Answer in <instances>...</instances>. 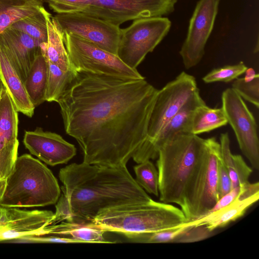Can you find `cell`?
I'll return each mask as SVG.
<instances>
[{"instance_id": "6da1fadb", "label": "cell", "mask_w": 259, "mask_h": 259, "mask_svg": "<svg viewBox=\"0 0 259 259\" xmlns=\"http://www.w3.org/2000/svg\"><path fill=\"white\" fill-rule=\"evenodd\" d=\"M157 92L145 78L76 71L57 103L65 132L79 145L83 162L120 166L131 158L136 162Z\"/></svg>"}, {"instance_id": "7a4b0ae2", "label": "cell", "mask_w": 259, "mask_h": 259, "mask_svg": "<svg viewBox=\"0 0 259 259\" xmlns=\"http://www.w3.org/2000/svg\"><path fill=\"white\" fill-rule=\"evenodd\" d=\"M59 177L62 193L51 225L62 221L90 223L104 209L152 200L126 166L73 163L61 168Z\"/></svg>"}, {"instance_id": "3957f363", "label": "cell", "mask_w": 259, "mask_h": 259, "mask_svg": "<svg viewBox=\"0 0 259 259\" xmlns=\"http://www.w3.org/2000/svg\"><path fill=\"white\" fill-rule=\"evenodd\" d=\"M205 150L204 139L187 133L176 135L158 151L156 163L160 200L179 205L186 217L189 195L200 169Z\"/></svg>"}, {"instance_id": "277c9868", "label": "cell", "mask_w": 259, "mask_h": 259, "mask_svg": "<svg viewBox=\"0 0 259 259\" xmlns=\"http://www.w3.org/2000/svg\"><path fill=\"white\" fill-rule=\"evenodd\" d=\"M61 194L58 181L51 170L31 155L17 157L8 177L0 205L35 207L56 203Z\"/></svg>"}, {"instance_id": "5b68a950", "label": "cell", "mask_w": 259, "mask_h": 259, "mask_svg": "<svg viewBox=\"0 0 259 259\" xmlns=\"http://www.w3.org/2000/svg\"><path fill=\"white\" fill-rule=\"evenodd\" d=\"M188 222L181 208L153 199L147 203L104 209L92 221L105 232H117L124 236L168 229Z\"/></svg>"}, {"instance_id": "8992f818", "label": "cell", "mask_w": 259, "mask_h": 259, "mask_svg": "<svg viewBox=\"0 0 259 259\" xmlns=\"http://www.w3.org/2000/svg\"><path fill=\"white\" fill-rule=\"evenodd\" d=\"M195 78L185 72L158 90L149 120L147 137L136 162L145 161L146 150L165 124L195 94L199 92Z\"/></svg>"}, {"instance_id": "52a82bcc", "label": "cell", "mask_w": 259, "mask_h": 259, "mask_svg": "<svg viewBox=\"0 0 259 259\" xmlns=\"http://www.w3.org/2000/svg\"><path fill=\"white\" fill-rule=\"evenodd\" d=\"M63 38L72 66L76 71L129 79L145 78L137 69L128 66L117 55L71 34L63 33Z\"/></svg>"}, {"instance_id": "ba28073f", "label": "cell", "mask_w": 259, "mask_h": 259, "mask_svg": "<svg viewBox=\"0 0 259 259\" xmlns=\"http://www.w3.org/2000/svg\"><path fill=\"white\" fill-rule=\"evenodd\" d=\"M171 25L169 19L164 17L133 20L128 27L121 28L117 55L128 66L137 69L167 34Z\"/></svg>"}, {"instance_id": "9c48e42d", "label": "cell", "mask_w": 259, "mask_h": 259, "mask_svg": "<svg viewBox=\"0 0 259 259\" xmlns=\"http://www.w3.org/2000/svg\"><path fill=\"white\" fill-rule=\"evenodd\" d=\"M202 163L192 187L188 200V222L205 215L219 200L218 164L220 144L215 137L205 139Z\"/></svg>"}, {"instance_id": "30bf717a", "label": "cell", "mask_w": 259, "mask_h": 259, "mask_svg": "<svg viewBox=\"0 0 259 259\" xmlns=\"http://www.w3.org/2000/svg\"><path fill=\"white\" fill-rule=\"evenodd\" d=\"M178 0H93L83 13L120 26L138 19L167 16Z\"/></svg>"}, {"instance_id": "8fae6325", "label": "cell", "mask_w": 259, "mask_h": 259, "mask_svg": "<svg viewBox=\"0 0 259 259\" xmlns=\"http://www.w3.org/2000/svg\"><path fill=\"white\" fill-rule=\"evenodd\" d=\"M222 106L235 134L239 148L252 166L259 169V140L253 115L243 98L232 88L223 91Z\"/></svg>"}, {"instance_id": "7c38bea8", "label": "cell", "mask_w": 259, "mask_h": 259, "mask_svg": "<svg viewBox=\"0 0 259 259\" xmlns=\"http://www.w3.org/2000/svg\"><path fill=\"white\" fill-rule=\"evenodd\" d=\"M53 18L63 33L78 36L117 55L121 34L119 26L83 13L57 14Z\"/></svg>"}, {"instance_id": "4fadbf2b", "label": "cell", "mask_w": 259, "mask_h": 259, "mask_svg": "<svg viewBox=\"0 0 259 259\" xmlns=\"http://www.w3.org/2000/svg\"><path fill=\"white\" fill-rule=\"evenodd\" d=\"M221 0H199L189 21L188 32L179 54L185 68L197 65L212 30Z\"/></svg>"}, {"instance_id": "5bb4252c", "label": "cell", "mask_w": 259, "mask_h": 259, "mask_svg": "<svg viewBox=\"0 0 259 259\" xmlns=\"http://www.w3.org/2000/svg\"><path fill=\"white\" fill-rule=\"evenodd\" d=\"M18 111L5 89L0 96V194L2 195L18 157Z\"/></svg>"}, {"instance_id": "9a60e30c", "label": "cell", "mask_w": 259, "mask_h": 259, "mask_svg": "<svg viewBox=\"0 0 259 259\" xmlns=\"http://www.w3.org/2000/svg\"><path fill=\"white\" fill-rule=\"evenodd\" d=\"M50 210H25L0 205V242L37 236L38 230L51 224Z\"/></svg>"}, {"instance_id": "2e32d148", "label": "cell", "mask_w": 259, "mask_h": 259, "mask_svg": "<svg viewBox=\"0 0 259 259\" xmlns=\"http://www.w3.org/2000/svg\"><path fill=\"white\" fill-rule=\"evenodd\" d=\"M23 142L31 154L51 166L66 163L76 153L74 145L60 135L45 132L41 127L26 131Z\"/></svg>"}, {"instance_id": "e0dca14e", "label": "cell", "mask_w": 259, "mask_h": 259, "mask_svg": "<svg viewBox=\"0 0 259 259\" xmlns=\"http://www.w3.org/2000/svg\"><path fill=\"white\" fill-rule=\"evenodd\" d=\"M41 44L25 33L10 27L0 34V49L24 83L34 59L41 53Z\"/></svg>"}, {"instance_id": "ac0fdd59", "label": "cell", "mask_w": 259, "mask_h": 259, "mask_svg": "<svg viewBox=\"0 0 259 259\" xmlns=\"http://www.w3.org/2000/svg\"><path fill=\"white\" fill-rule=\"evenodd\" d=\"M206 104L199 92L195 94L162 127L149 145L145 155V161L157 158L159 149L169 139L179 134L190 133L193 112L198 106Z\"/></svg>"}, {"instance_id": "d6986e66", "label": "cell", "mask_w": 259, "mask_h": 259, "mask_svg": "<svg viewBox=\"0 0 259 259\" xmlns=\"http://www.w3.org/2000/svg\"><path fill=\"white\" fill-rule=\"evenodd\" d=\"M0 77L18 112L31 117L35 107L29 99L24 83L1 49Z\"/></svg>"}, {"instance_id": "ffe728a7", "label": "cell", "mask_w": 259, "mask_h": 259, "mask_svg": "<svg viewBox=\"0 0 259 259\" xmlns=\"http://www.w3.org/2000/svg\"><path fill=\"white\" fill-rule=\"evenodd\" d=\"M105 231L93 222L62 221L39 230L38 236L53 235L71 239L76 243H112L104 237Z\"/></svg>"}, {"instance_id": "44dd1931", "label": "cell", "mask_w": 259, "mask_h": 259, "mask_svg": "<svg viewBox=\"0 0 259 259\" xmlns=\"http://www.w3.org/2000/svg\"><path fill=\"white\" fill-rule=\"evenodd\" d=\"M259 199V193L246 198L239 195L232 203L223 208L199 219L189 221L192 226L205 225L210 231L223 228L243 216Z\"/></svg>"}, {"instance_id": "7402d4cb", "label": "cell", "mask_w": 259, "mask_h": 259, "mask_svg": "<svg viewBox=\"0 0 259 259\" xmlns=\"http://www.w3.org/2000/svg\"><path fill=\"white\" fill-rule=\"evenodd\" d=\"M47 24L48 40L41 45V53L47 61L63 70H74L65 46L63 32L49 13L47 16Z\"/></svg>"}, {"instance_id": "603a6c76", "label": "cell", "mask_w": 259, "mask_h": 259, "mask_svg": "<svg viewBox=\"0 0 259 259\" xmlns=\"http://www.w3.org/2000/svg\"><path fill=\"white\" fill-rule=\"evenodd\" d=\"M42 0H0V34L15 22L39 11Z\"/></svg>"}, {"instance_id": "cb8c5ba5", "label": "cell", "mask_w": 259, "mask_h": 259, "mask_svg": "<svg viewBox=\"0 0 259 259\" xmlns=\"http://www.w3.org/2000/svg\"><path fill=\"white\" fill-rule=\"evenodd\" d=\"M220 144L222 160L230 177L232 189L249 182L252 172L240 155H234L230 149V140L228 133L221 134Z\"/></svg>"}, {"instance_id": "d4e9b609", "label": "cell", "mask_w": 259, "mask_h": 259, "mask_svg": "<svg viewBox=\"0 0 259 259\" xmlns=\"http://www.w3.org/2000/svg\"><path fill=\"white\" fill-rule=\"evenodd\" d=\"M47 77V61L40 53L34 59L24 82L27 94L35 107L46 101Z\"/></svg>"}, {"instance_id": "484cf974", "label": "cell", "mask_w": 259, "mask_h": 259, "mask_svg": "<svg viewBox=\"0 0 259 259\" xmlns=\"http://www.w3.org/2000/svg\"><path fill=\"white\" fill-rule=\"evenodd\" d=\"M228 124L222 107L212 108L206 104L197 106L193 111L191 122V134L209 132Z\"/></svg>"}, {"instance_id": "4316f807", "label": "cell", "mask_w": 259, "mask_h": 259, "mask_svg": "<svg viewBox=\"0 0 259 259\" xmlns=\"http://www.w3.org/2000/svg\"><path fill=\"white\" fill-rule=\"evenodd\" d=\"M47 61L48 77L45 101L57 102L73 80L76 71L74 70L64 71L56 65Z\"/></svg>"}, {"instance_id": "83f0119b", "label": "cell", "mask_w": 259, "mask_h": 259, "mask_svg": "<svg viewBox=\"0 0 259 259\" xmlns=\"http://www.w3.org/2000/svg\"><path fill=\"white\" fill-rule=\"evenodd\" d=\"M48 13L44 7L38 12L15 22L9 27L24 32L41 43H46L48 40Z\"/></svg>"}, {"instance_id": "f1b7e54d", "label": "cell", "mask_w": 259, "mask_h": 259, "mask_svg": "<svg viewBox=\"0 0 259 259\" xmlns=\"http://www.w3.org/2000/svg\"><path fill=\"white\" fill-rule=\"evenodd\" d=\"M134 169L138 184L149 193L158 196V172L154 164L146 160L135 166Z\"/></svg>"}, {"instance_id": "f546056e", "label": "cell", "mask_w": 259, "mask_h": 259, "mask_svg": "<svg viewBox=\"0 0 259 259\" xmlns=\"http://www.w3.org/2000/svg\"><path fill=\"white\" fill-rule=\"evenodd\" d=\"M189 225V222H188L177 227L168 229L151 232L128 234L125 236L134 242L172 243L175 238Z\"/></svg>"}, {"instance_id": "4dcf8cb0", "label": "cell", "mask_w": 259, "mask_h": 259, "mask_svg": "<svg viewBox=\"0 0 259 259\" xmlns=\"http://www.w3.org/2000/svg\"><path fill=\"white\" fill-rule=\"evenodd\" d=\"M247 67L243 62L232 65H226L212 69L202 78L206 83L214 82H229L243 74Z\"/></svg>"}, {"instance_id": "1f68e13d", "label": "cell", "mask_w": 259, "mask_h": 259, "mask_svg": "<svg viewBox=\"0 0 259 259\" xmlns=\"http://www.w3.org/2000/svg\"><path fill=\"white\" fill-rule=\"evenodd\" d=\"M232 88L242 98L259 107V76L252 80L245 81L242 78L234 79Z\"/></svg>"}, {"instance_id": "d6a6232c", "label": "cell", "mask_w": 259, "mask_h": 259, "mask_svg": "<svg viewBox=\"0 0 259 259\" xmlns=\"http://www.w3.org/2000/svg\"><path fill=\"white\" fill-rule=\"evenodd\" d=\"M57 14L82 13L93 0H42Z\"/></svg>"}, {"instance_id": "836d02e7", "label": "cell", "mask_w": 259, "mask_h": 259, "mask_svg": "<svg viewBox=\"0 0 259 259\" xmlns=\"http://www.w3.org/2000/svg\"><path fill=\"white\" fill-rule=\"evenodd\" d=\"M189 225L182 231L172 241L174 243H188L198 242L210 237L213 231L205 225Z\"/></svg>"}, {"instance_id": "e575fe53", "label": "cell", "mask_w": 259, "mask_h": 259, "mask_svg": "<svg viewBox=\"0 0 259 259\" xmlns=\"http://www.w3.org/2000/svg\"><path fill=\"white\" fill-rule=\"evenodd\" d=\"M232 189V184L228 169L223 162L221 153L218 164V192L219 199Z\"/></svg>"}, {"instance_id": "d590c367", "label": "cell", "mask_w": 259, "mask_h": 259, "mask_svg": "<svg viewBox=\"0 0 259 259\" xmlns=\"http://www.w3.org/2000/svg\"><path fill=\"white\" fill-rule=\"evenodd\" d=\"M14 241L18 243H76L75 241L71 239L53 235L26 236L17 239Z\"/></svg>"}, {"instance_id": "8d00e7d4", "label": "cell", "mask_w": 259, "mask_h": 259, "mask_svg": "<svg viewBox=\"0 0 259 259\" xmlns=\"http://www.w3.org/2000/svg\"><path fill=\"white\" fill-rule=\"evenodd\" d=\"M241 191V185L232 188L229 192L219 199L206 214L218 211L234 202L239 195Z\"/></svg>"}, {"instance_id": "74e56055", "label": "cell", "mask_w": 259, "mask_h": 259, "mask_svg": "<svg viewBox=\"0 0 259 259\" xmlns=\"http://www.w3.org/2000/svg\"><path fill=\"white\" fill-rule=\"evenodd\" d=\"M244 73H245V75L243 78L245 81H251L259 76V74L256 73L252 68H247Z\"/></svg>"}, {"instance_id": "f35d334b", "label": "cell", "mask_w": 259, "mask_h": 259, "mask_svg": "<svg viewBox=\"0 0 259 259\" xmlns=\"http://www.w3.org/2000/svg\"><path fill=\"white\" fill-rule=\"evenodd\" d=\"M5 89V87L3 85L1 78L0 77V95L2 94L3 91Z\"/></svg>"}, {"instance_id": "ab89813d", "label": "cell", "mask_w": 259, "mask_h": 259, "mask_svg": "<svg viewBox=\"0 0 259 259\" xmlns=\"http://www.w3.org/2000/svg\"><path fill=\"white\" fill-rule=\"evenodd\" d=\"M1 96V95H0Z\"/></svg>"}]
</instances>
